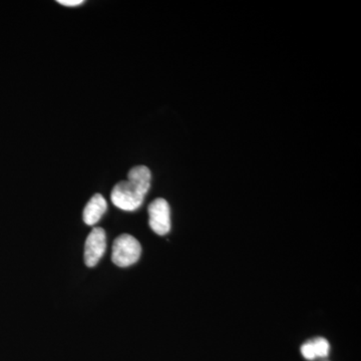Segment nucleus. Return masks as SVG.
Here are the masks:
<instances>
[{"mask_svg": "<svg viewBox=\"0 0 361 361\" xmlns=\"http://www.w3.org/2000/svg\"><path fill=\"white\" fill-rule=\"evenodd\" d=\"M151 171L146 166H137L128 174L127 180H121L114 187L111 199L114 205L128 212L137 210L151 187Z\"/></svg>", "mask_w": 361, "mask_h": 361, "instance_id": "obj_1", "label": "nucleus"}, {"mask_svg": "<svg viewBox=\"0 0 361 361\" xmlns=\"http://www.w3.org/2000/svg\"><path fill=\"white\" fill-rule=\"evenodd\" d=\"M141 244L129 234L120 235L114 241L111 260L118 267L126 268L135 264L141 257Z\"/></svg>", "mask_w": 361, "mask_h": 361, "instance_id": "obj_2", "label": "nucleus"}, {"mask_svg": "<svg viewBox=\"0 0 361 361\" xmlns=\"http://www.w3.org/2000/svg\"><path fill=\"white\" fill-rule=\"evenodd\" d=\"M149 225L156 234L165 236L171 230V210L165 199L158 198L149 205Z\"/></svg>", "mask_w": 361, "mask_h": 361, "instance_id": "obj_3", "label": "nucleus"}, {"mask_svg": "<svg viewBox=\"0 0 361 361\" xmlns=\"http://www.w3.org/2000/svg\"><path fill=\"white\" fill-rule=\"evenodd\" d=\"M106 248V232L103 228H94L87 236L85 246V263L94 267L103 257Z\"/></svg>", "mask_w": 361, "mask_h": 361, "instance_id": "obj_4", "label": "nucleus"}, {"mask_svg": "<svg viewBox=\"0 0 361 361\" xmlns=\"http://www.w3.org/2000/svg\"><path fill=\"white\" fill-rule=\"evenodd\" d=\"M106 209H108V204H106V199L101 194L94 195L87 202V206L85 207L84 214H82L85 224L96 225L106 213Z\"/></svg>", "mask_w": 361, "mask_h": 361, "instance_id": "obj_5", "label": "nucleus"}, {"mask_svg": "<svg viewBox=\"0 0 361 361\" xmlns=\"http://www.w3.org/2000/svg\"><path fill=\"white\" fill-rule=\"evenodd\" d=\"M312 344L314 348L316 358L317 357H326L329 353L330 345L329 341L323 337H318V338L313 339Z\"/></svg>", "mask_w": 361, "mask_h": 361, "instance_id": "obj_6", "label": "nucleus"}, {"mask_svg": "<svg viewBox=\"0 0 361 361\" xmlns=\"http://www.w3.org/2000/svg\"><path fill=\"white\" fill-rule=\"evenodd\" d=\"M301 353H302L303 357L308 360H315L316 355L314 353V348H313L312 341H307L304 343L302 348H301Z\"/></svg>", "mask_w": 361, "mask_h": 361, "instance_id": "obj_7", "label": "nucleus"}, {"mask_svg": "<svg viewBox=\"0 0 361 361\" xmlns=\"http://www.w3.org/2000/svg\"><path fill=\"white\" fill-rule=\"evenodd\" d=\"M59 4H61V6H68V7H75L80 6V4H84V0H59Z\"/></svg>", "mask_w": 361, "mask_h": 361, "instance_id": "obj_8", "label": "nucleus"}]
</instances>
